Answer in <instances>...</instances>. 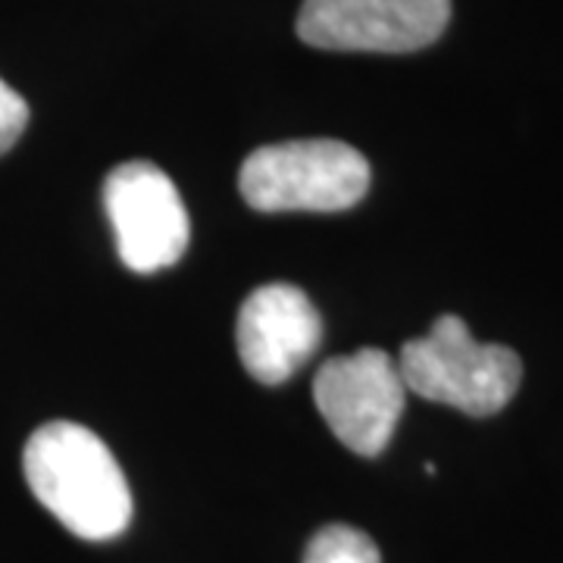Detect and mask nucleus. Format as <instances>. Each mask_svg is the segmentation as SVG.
I'll list each match as a JSON object with an SVG mask.
<instances>
[{
	"label": "nucleus",
	"instance_id": "obj_1",
	"mask_svg": "<svg viewBox=\"0 0 563 563\" xmlns=\"http://www.w3.org/2000/svg\"><path fill=\"white\" fill-rule=\"evenodd\" d=\"M22 470L38 498L73 536L110 542L129 529L132 492L113 451L79 422L54 420L32 432Z\"/></svg>",
	"mask_w": 563,
	"mask_h": 563
},
{
	"label": "nucleus",
	"instance_id": "obj_2",
	"mask_svg": "<svg viewBox=\"0 0 563 563\" xmlns=\"http://www.w3.org/2000/svg\"><path fill=\"white\" fill-rule=\"evenodd\" d=\"M398 373L404 388L426 401L495 417L517 395L523 363L507 344L476 342L461 317L444 313L422 339L404 342Z\"/></svg>",
	"mask_w": 563,
	"mask_h": 563
},
{
	"label": "nucleus",
	"instance_id": "obj_3",
	"mask_svg": "<svg viewBox=\"0 0 563 563\" xmlns=\"http://www.w3.org/2000/svg\"><path fill=\"white\" fill-rule=\"evenodd\" d=\"M239 188L261 213H339L369 191V163L357 147L332 139L263 144L242 163Z\"/></svg>",
	"mask_w": 563,
	"mask_h": 563
},
{
	"label": "nucleus",
	"instance_id": "obj_4",
	"mask_svg": "<svg viewBox=\"0 0 563 563\" xmlns=\"http://www.w3.org/2000/svg\"><path fill=\"white\" fill-rule=\"evenodd\" d=\"M398 363L383 347H361L332 357L313 379V401L332 435L361 457H379L404 413Z\"/></svg>",
	"mask_w": 563,
	"mask_h": 563
},
{
	"label": "nucleus",
	"instance_id": "obj_5",
	"mask_svg": "<svg viewBox=\"0 0 563 563\" xmlns=\"http://www.w3.org/2000/svg\"><path fill=\"white\" fill-rule=\"evenodd\" d=\"M103 207L117 235L120 261L132 273H161L181 261L191 222L176 181L144 161L120 163L103 179Z\"/></svg>",
	"mask_w": 563,
	"mask_h": 563
},
{
	"label": "nucleus",
	"instance_id": "obj_6",
	"mask_svg": "<svg viewBox=\"0 0 563 563\" xmlns=\"http://www.w3.org/2000/svg\"><path fill=\"white\" fill-rule=\"evenodd\" d=\"M451 0H303L298 38L320 51L413 54L442 38Z\"/></svg>",
	"mask_w": 563,
	"mask_h": 563
},
{
	"label": "nucleus",
	"instance_id": "obj_7",
	"mask_svg": "<svg viewBox=\"0 0 563 563\" xmlns=\"http://www.w3.org/2000/svg\"><path fill=\"white\" fill-rule=\"evenodd\" d=\"M235 342L244 369L257 383L279 385L320 347L322 320L298 285L269 282L244 298Z\"/></svg>",
	"mask_w": 563,
	"mask_h": 563
},
{
	"label": "nucleus",
	"instance_id": "obj_8",
	"mask_svg": "<svg viewBox=\"0 0 563 563\" xmlns=\"http://www.w3.org/2000/svg\"><path fill=\"white\" fill-rule=\"evenodd\" d=\"M303 563H383L376 542L344 523L322 526L303 551Z\"/></svg>",
	"mask_w": 563,
	"mask_h": 563
},
{
	"label": "nucleus",
	"instance_id": "obj_9",
	"mask_svg": "<svg viewBox=\"0 0 563 563\" xmlns=\"http://www.w3.org/2000/svg\"><path fill=\"white\" fill-rule=\"evenodd\" d=\"M29 125V103L22 101L20 91H13L0 79V157L22 139Z\"/></svg>",
	"mask_w": 563,
	"mask_h": 563
}]
</instances>
